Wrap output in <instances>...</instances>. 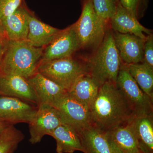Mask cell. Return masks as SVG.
Segmentation results:
<instances>
[{"mask_svg":"<svg viewBox=\"0 0 153 153\" xmlns=\"http://www.w3.org/2000/svg\"><path fill=\"white\" fill-rule=\"evenodd\" d=\"M89 111L91 126L105 131L126 123L134 117L116 84L111 82L99 87Z\"/></svg>","mask_w":153,"mask_h":153,"instance_id":"1","label":"cell"},{"mask_svg":"<svg viewBox=\"0 0 153 153\" xmlns=\"http://www.w3.org/2000/svg\"><path fill=\"white\" fill-rule=\"evenodd\" d=\"M44 49L33 47L27 40L9 41L0 61V73L28 79L38 72Z\"/></svg>","mask_w":153,"mask_h":153,"instance_id":"2","label":"cell"},{"mask_svg":"<svg viewBox=\"0 0 153 153\" xmlns=\"http://www.w3.org/2000/svg\"><path fill=\"white\" fill-rule=\"evenodd\" d=\"M93 56L86 63L88 73L100 87L107 82L116 83L121 61L113 34L106 32Z\"/></svg>","mask_w":153,"mask_h":153,"instance_id":"3","label":"cell"},{"mask_svg":"<svg viewBox=\"0 0 153 153\" xmlns=\"http://www.w3.org/2000/svg\"><path fill=\"white\" fill-rule=\"evenodd\" d=\"M107 22L96 13L92 0H85L81 16L73 25L80 49L98 47L105 36Z\"/></svg>","mask_w":153,"mask_h":153,"instance_id":"4","label":"cell"},{"mask_svg":"<svg viewBox=\"0 0 153 153\" xmlns=\"http://www.w3.org/2000/svg\"><path fill=\"white\" fill-rule=\"evenodd\" d=\"M38 72L68 91L77 78L88 71L86 63L71 57L41 62Z\"/></svg>","mask_w":153,"mask_h":153,"instance_id":"5","label":"cell"},{"mask_svg":"<svg viewBox=\"0 0 153 153\" xmlns=\"http://www.w3.org/2000/svg\"><path fill=\"white\" fill-rule=\"evenodd\" d=\"M116 84L128 104L134 117L153 114V100L143 92L129 73L126 65L121 66Z\"/></svg>","mask_w":153,"mask_h":153,"instance_id":"6","label":"cell"},{"mask_svg":"<svg viewBox=\"0 0 153 153\" xmlns=\"http://www.w3.org/2000/svg\"><path fill=\"white\" fill-rule=\"evenodd\" d=\"M65 123L59 111L49 105H38L33 119L29 123L30 138L32 144L41 141L44 136L49 135L52 131L62 124Z\"/></svg>","mask_w":153,"mask_h":153,"instance_id":"7","label":"cell"},{"mask_svg":"<svg viewBox=\"0 0 153 153\" xmlns=\"http://www.w3.org/2000/svg\"><path fill=\"white\" fill-rule=\"evenodd\" d=\"M37 109L36 105L21 99L0 96V120L10 124L29 123Z\"/></svg>","mask_w":153,"mask_h":153,"instance_id":"8","label":"cell"},{"mask_svg":"<svg viewBox=\"0 0 153 153\" xmlns=\"http://www.w3.org/2000/svg\"><path fill=\"white\" fill-rule=\"evenodd\" d=\"M80 49L73 25L61 30L53 41L44 47L41 62L72 57Z\"/></svg>","mask_w":153,"mask_h":153,"instance_id":"9","label":"cell"},{"mask_svg":"<svg viewBox=\"0 0 153 153\" xmlns=\"http://www.w3.org/2000/svg\"><path fill=\"white\" fill-rule=\"evenodd\" d=\"M55 108L59 111L65 123L74 128L79 134L91 126L89 108L69 96L68 93L60 100Z\"/></svg>","mask_w":153,"mask_h":153,"instance_id":"10","label":"cell"},{"mask_svg":"<svg viewBox=\"0 0 153 153\" xmlns=\"http://www.w3.org/2000/svg\"><path fill=\"white\" fill-rule=\"evenodd\" d=\"M27 79L36 93L38 106L45 105L55 108L60 100L67 94V91L63 88L39 72Z\"/></svg>","mask_w":153,"mask_h":153,"instance_id":"11","label":"cell"},{"mask_svg":"<svg viewBox=\"0 0 153 153\" xmlns=\"http://www.w3.org/2000/svg\"><path fill=\"white\" fill-rule=\"evenodd\" d=\"M0 96L17 97L38 107V99L33 87L22 76L0 73Z\"/></svg>","mask_w":153,"mask_h":153,"instance_id":"12","label":"cell"},{"mask_svg":"<svg viewBox=\"0 0 153 153\" xmlns=\"http://www.w3.org/2000/svg\"><path fill=\"white\" fill-rule=\"evenodd\" d=\"M113 34L121 60L126 64L143 63L145 40L132 34Z\"/></svg>","mask_w":153,"mask_h":153,"instance_id":"13","label":"cell"},{"mask_svg":"<svg viewBox=\"0 0 153 153\" xmlns=\"http://www.w3.org/2000/svg\"><path fill=\"white\" fill-rule=\"evenodd\" d=\"M83 153H119L106 131L90 126L79 133Z\"/></svg>","mask_w":153,"mask_h":153,"instance_id":"14","label":"cell"},{"mask_svg":"<svg viewBox=\"0 0 153 153\" xmlns=\"http://www.w3.org/2000/svg\"><path fill=\"white\" fill-rule=\"evenodd\" d=\"M111 27L115 32L122 34H130L146 40L148 35L152 34V30L141 25L135 17L118 3L114 14L110 19Z\"/></svg>","mask_w":153,"mask_h":153,"instance_id":"15","label":"cell"},{"mask_svg":"<svg viewBox=\"0 0 153 153\" xmlns=\"http://www.w3.org/2000/svg\"><path fill=\"white\" fill-rule=\"evenodd\" d=\"M29 13L22 4L13 13L0 21L9 41L27 40Z\"/></svg>","mask_w":153,"mask_h":153,"instance_id":"16","label":"cell"},{"mask_svg":"<svg viewBox=\"0 0 153 153\" xmlns=\"http://www.w3.org/2000/svg\"><path fill=\"white\" fill-rule=\"evenodd\" d=\"M55 139L57 153H83L79 134L72 126L64 123L60 125L49 134Z\"/></svg>","mask_w":153,"mask_h":153,"instance_id":"17","label":"cell"},{"mask_svg":"<svg viewBox=\"0 0 153 153\" xmlns=\"http://www.w3.org/2000/svg\"><path fill=\"white\" fill-rule=\"evenodd\" d=\"M153 115L135 117L129 121L143 153H153Z\"/></svg>","mask_w":153,"mask_h":153,"instance_id":"18","label":"cell"},{"mask_svg":"<svg viewBox=\"0 0 153 153\" xmlns=\"http://www.w3.org/2000/svg\"><path fill=\"white\" fill-rule=\"evenodd\" d=\"M61 30L41 22L29 13L27 41L33 47L44 48L55 39Z\"/></svg>","mask_w":153,"mask_h":153,"instance_id":"19","label":"cell"},{"mask_svg":"<svg viewBox=\"0 0 153 153\" xmlns=\"http://www.w3.org/2000/svg\"><path fill=\"white\" fill-rule=\"evenodd\" d=\"M110 140L119 153H143L129 122L106 131Z\"/></svg>","mask_w":153,"mask_h":153,"instance_id":"20","label":"cell"},{"mask_svg":"<svg viewBox=\"0 0 153 153\" xmlns=\"http://www.w3.org/2000/svg\"><path fill=\"white\" fill-rule=\"evenodd\" d=\"M99 88L91 76L86 73L77 78L67 93L89 109L97 95Z\"/></svg>","mask_w":153,"mask_h":153,"instance_id":"21","label":"cell"},{"mask_svg":"<svg viewBox=\"0 0 153 153\" xmlns=\"http://www.w3.org/2000/svg\"><path fill=\"white\" fill-rule=\"evenodd\" d=\"M126 65L129 73L143 92L153 100V69L143 63Z\"/></svg>","mask_w":153,"mask_h":153,"instance_id":"22","label":"cell"},{"mask_svg":"<svg viewBox=\"0 0 153 153\" xmlns=\"http://www.w3.org/2000/svg\"><path fill=\"white\" fill-rule=\"evenodd\" d=\"M25 135L13 125L8 126L0 134V153H15Z\"/></svg>","mask_w":153,"mask_h":153,"instance_id":"23","label":"cell"},{"mask_svg":"<svg viewBox=\"0 0 153 153\" xmlns=\"http://www.w3.org/2000/svg\"><path fill=\"white\" fill-rule=\"evenodd\" d=\"M94 8L99 16L107 22L114 14L117 4L114 0H92Z\"/></svg>","mask_w":153,"mask_h":153,"instance_id":"24","label":"cell"},{"mask_svg":"<svg viewBox=\"0 0 153 153\" xmlns=\"http://www.w3.org/2000/svg\"><path fill=\"white\" fill-rule=\"evenodd\" d=\"M22 2L23 0H0V21L15 12Z\"/></svg>","mask_w":153,"mask_h":153,"instance_id":"25","label":"cell"},{"mask_svg":"<svg viewBox=\"0 0 153 153\" xmlns=\"http://www.w3.org/2000/svg\"><path fill=\"white\" fill-rule=\"evenodd\" d=\"M142 63L153 69V35H148L145 41Z\"/></svg>","mask_w":153,"mask_h":153,"instance_id":"26","label":"cell"},{"mask_svg":"<svg viewBox=\"0 0 153 153\" xmlns=\"http://www.w3.org/2000/svg\"><path fill=\"white\" fill-rule=\"evenodd\" d=\"M141 0H119L121 5L137 19V13Z\"/></svg>","mask_w":153,"mask_h":153,"instance_id":"27","label":"cell"},{"mask_svg":"<svg viewBox=\"0 0 153 153\" xmlns=\"http://www.w3.org/2000/svg\"><path fill=\"white\" fill-rule=\"evenodd\" d=\"M9 41L7 36L0 23V61L7 49Z\"/></svg>","mask_w":153,"mask_h":153,"instance_id":"28","label":"cell"},{"mask_svg":"<svg viewBox=\"0 0 153 153\" xmlns=\"http://www.w3.org/2000/svg\"><path fill=\"white\" fill-rule=\"evenodd\" d=\"M10 125L5 122L0 120V134L8 126Z\"/></svg>","mask_w":153,"mask_h":153,"instance_id":"29","label":"cell"},{"mask_svg":"<svg viewBox=\"0 0 153 153\" xmlns=\"http://www.w3.org/2000/svg\"><path fill=\"white\" fill-rule=\"evenodd\" d=\"M114 1L116 2L117 4L119 3V0H114Z\"/></svg>","mask_w":153,"mask_h":153,"instance_id":"30","label":"cell"}]
</instances>
